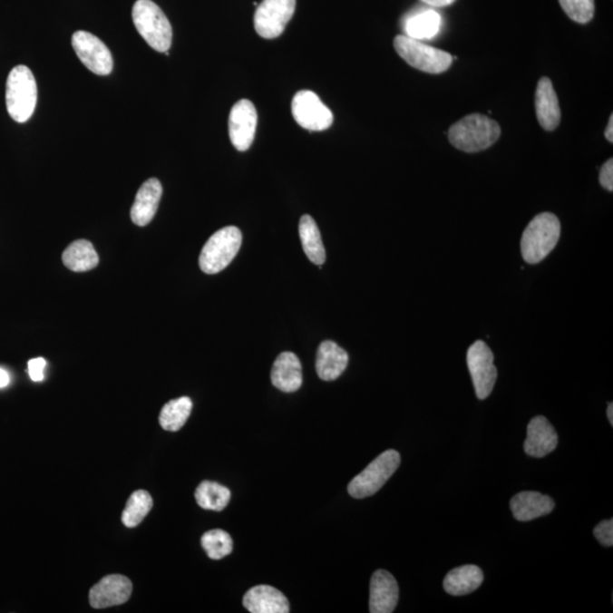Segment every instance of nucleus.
I'll use <instances>...</instances> for the list:
<instances>
[{"instance_id": "obj_1", "label": "nucleus", "mask_w": 613, "mask_h": 613, "mask_svg": "<svg viewBox=\"0 0 613 613\" xmlns=\"http://www.w3.org/2000/svg\"><path fill=\"white\" fill-rule=\"evenodd\" d=\"M449 141L459 151L474 153L486 151L501 137L497 121L482 114H470L451 126Z\"/></svg>"}, {"instance_id": "obj_2", "label": "nucleus", "mask_w": 613, "mask_h": 613, "mask_svg": "<svg viewBox=\"0 0 613 613\" xmlns=\"http://www.w3.org/2000/svg\"><path fill=\"white\" fill-rule=\"evenodd\" d=\"M561 234L560 220L552 213L536 215L522 233L521 249L527 264L535 265L547 258L557 247Z\"/></svg>"}, {"instance_id": "obj_3", "label": "nucleus", "mask_w": 613, "mask_h": 613, "mask_svg": "<svg viewBox=\"0 0 613 613\" xmlns=\"http://www.w3.org/2000/svg\"><path fill=\"white\" fill-rule=\"evenodd\" d=\"M135 29L156 52H169L172 46L173 30L168 17L152 0H137L132 8Z\"/></svg>"}, {"instance_id": "obj_4", "label": "nucleus", "mask_w": 613, "mask_h": 613, "mask_svg": "<svg viewBox=\"0 0 613 613\" xmlns=\"http://www.w3.org/2000/svg\"><path fill=\"white\" fill-rule=\"evenodd\" d=\"M38 101L37 81L33 72L24 65L11 71L6 83L8 114L17 123H25L34 115Z\"/></svg>"}, {"instance_id": "obj_5", "label": "nucleus", "mask_w": 613, "mask_h": 613, "mask_svg": "<svg viewBox=\"0 0 613 613\" xmlns=\"http://www.w3.org/2000/svg\"><path fill=\"white\" fill-rule=\"evenodd\" d=\"M394 48L398 55L414 69L430 74L443 73L450 69L454 60L449 53L428 46L421 40L412 39L404 34L395 37Z\"/></svg>"}, {"instance_id": "obj_6", "label": "nucleus", "mask_w": 613, "mask_h": 613, "mask_svg": "<svg viewBox=\"0 0 613 613\" xmlns=\"http://www.w3.org/2000/svg\"><path fill=\"white\" fill-rule=\"evenodd\" d=\"M242 243V233L236 227H228L216 232L202 248L199 265L202 272L218 274L236 258Z\"/></svg>"}, {"instance_id": "obj_7", "label": "nucleus", "mask_w": 613, "mask_h": 613, "mask_svg": "<svg viewBox=\"0 0 613 613\" xmlns=\"http://www.w3.org/2000/svg\"><path fill=\"white\" fill-rule=\"evenodd\" d=\"M400 462L401 457L398 451H385L350 482L349 494L355 499L372 497L391 479L398 470Z\"/></svg>"}, {"instance_id": "obj_8", "label": "nucleus", "mask_w": 613, "mask_h": 613, "mask_svg": "<svg viewBox=\"0 0 613 613\" xmlns=\"http://www.w3.org/2000/svg\"><path fill=\"white\" fill-rule=\"evenodd\" d=\"M468 369L474 383L477 398L485 400L492 394L498 378L492 350L483 341H476L467 353Z\"/></svg>"}, {"instance_id": "obj_9", "label": "nucleus", "mask_w": 613, "mask_h": 613, "mask_svg": "<svg viewBox=\"0 0 613 613\" xmlns=\"http://www.w3.org/2000/svg\"><path fill=\"white\" fill-rule=\"evenodd\" d=\"M296 10V0H264L255 13V29L265 39L279 37Z\"/></svg>"}, {"instance_id": "obj_10", "label": "nucleus", "mask_w": 613, "mask_h": 613, "mask_svg": "<svg viewBox=\"0 0 613 613\" xmlns=\"http://www.w3.org/2000/svg\"><path fill=\"white\" fill-rule=\"evenodd\" d=\"M292 115L297 124L309 131H324L333 124L332 112L316 93L302 90L292 101Z\"/></svg>"}, {"instance_id": "obj_11", "label": "nucleus", "mask_w": 613, "mask_h": 613, "mask_svg": "<svg viewBox=\"0 0 613 613\" xmlns=\"http://www.w3.org/2000/svg\"><path fill=\"white\" fill-rule=\"evenodd\" d=\"M72 46L79 60L92 73L102 76L112 73L114 63L110 49L96 35L87 31H76L72 35Z\"/></svg>"}, {"instance_id": "obj_12", "label": "nucleus", "mask_w": 613, "mask_h": 613, "mask_svg": "<svg viewBox=\"0 0 613 613\" xmlns=\"http://www.w3.org/2000/svg\"><path fill=\"white\" fill-rule=\"evenodd\" d=\"M258 115L254 103L247 99L232 107L229 119V134L238 151H246L254 142Z\"/></svg>"}, {"instance_id": "obj_13", "label": "nucleus", "mask_w": 613, "mask_h": 613, "mask_svg": "<svg viewBox=\"0 0 613 613\" xmlns=\"http://www.w3.org/2000/svg\"><path fill=\"white\" fill-rule=\"evenodd\" d=\"M132 581L123 575H110L90 589V604L94 608L121 606L132 594Z\"/></svg>"}, {"instance_id": "obj_14", "label": "nucleus", "mask_w": 613, "mask_h": 613, "mask_svg": "<svg viewBox=\"0 0 613 613\" xmlns=\"http://www.w3.org/2000/svg\"><path fill=\"white\" fill-rule=\"evenodd\" d=\"M399 599V586L394 576L386 570L374 572L369 593V611L372 613H391L394 611Z\"/></svg>"}, {"instance_id": "obj_15", "label": "nucleus", "mask_w": 613, "mask_h": 613, "mask_svg": "<svg viewBox=\"0 0 613 613\" xmlns=\"http://www.w3.org/2000/svg\"><path fill=\"white\" fill-rule=\"evenodd\" d=\"M558 434L552 423L543 416H536L527 426L525 452L530 457L543 458L557 449Z\"/></svg>"}, {"instance_id": "obj_16", "label": "nucleus", "mask_w": 613, "mask_h": 613, "mask_svg": "<svg viewBox=\"0 0 613 613\" xmlns=\"http://www.w3.org/2000/svg\"><path fill=\"white\" fill-rule=\"evenodd\" d=\"M535 111L540 124L545 131H554L560 124V103L552 81L547 76L539 81L535 92Z\"/></svg>"}, {"instance_id": "obj_17", "label": "nucleus", "mask_w": 613, "mask_h": 613, "mask_svg": "<svg viewBox=\"0 0 613 613\" xmlns=\"http://www.w3.org/2000/svg\"><path fill=\"white\" fill-rule=\"evenodd\" d=\"M163 195V187L160 180L149 179L140 187L131 209V219L138 227H146L155 218Z\"/></svg>"}, {"instance_id": "obj_18", "label": "nucleus", "mask_w": 613, "mask_h": 613, "mask_svg": "<svg viewBox=\"0 0 613 613\" xmlns=\"http://www.w3.org/2000/svg\"><path fill=\"white\" fill-rule=\"evenodd\" d=\"M243 606L251 613L290 612L286 595L269 585H259L248 590L243 598Z\"/></svg>"}, {"instance_id": "obj_19", "label": "nucleus", "mask_w": 613, "mask_h": 613, "mask_svg": "<svg viewBox=\"0 0 613 613\" xmlns=\"http://www.w3.org/2000/svg\"><path fill=\"white\" fill-rule=\"evenodd\" d=\"M554 507L556 503L552 498L531 491L516 494L511 501L512 515L518 521H530L547 516L553 511Z\"/></svg>"}, {"instance_id": "obj_20", "label": "nucleus", "mask_w": 613, "mask_h": 613, "mask_svg": "<svg viewBox=\"0 0 613 613\" xmlns=\"http://www.w3.org/2000/svg\"><path fill=\"white\" fill-rule=\"evenodd\" d=\"M270 380L279 391L296 392L302 385V366L299 358L292 353L278 355L273 365Z\"/></svg>"}, {"instance_id": "obj_21", "label": "nucleus", "mask_w": 613, "mask_h": 613, "mask_svg": "<svg viewBox=\"0 0 613 613\" xmlns=\"http://www.w3.org/2000/svg\"><path fill=\"white\" fill-rule=\"evenodd\" d=\"M349 355L333 341H324L319 345L316 357V371L323 381H335L348 366Z\"/></svg>"}, {"instance_id": "obj_22", "label": "nucleus", "mask_w": 613, "mask_h": 613, "mask_svg": "<svg viewBox=\"0 0 613 613\" xmlns=\"http://www.w3.org/2000/svg\"><path fill=\"white\" fill-rule=\"evenodd\" d=\"M484 575L480 567L466 565L451 570L445 576L443 588L453 597H462L474 592L483 584Z\"/></svg>"}, {"instance_id": "obj_23", "label": "nucleus", "mask_w": 613, "mask_h": 613, "mask_svg": "<svg viewBox=\"0 0 613 613\" xmlns=\"http://www.w3.org/2000/svg\"><path fill=\"white\" fill-rule=\"evenodd\" d=\"M441 24V15L434 10L414 11L403 20L404 35L416 40L434 38L439 34Z\"/></svg>"}, {"instance_id": "obj_24", "label": "nucleus", "mask_w": 613, "mask_h": 613, "mask_svg": "<svg viewBox=\"0 0 613 613\" xmlns=\"http://www.w3.org/2000/svg\"><path fill=\"white\" fill-rule=\"evenodd\" d=\"M299 234L302 248L313 264L322 266L326 260V247L323 245L321 232L316 222L310 215H304L300 219Z\"/></svg>"}, {"instance_id": "obj_25", "label": "nucleus", "mask_w": 613, "mask_h": 613, "mask_svg": "<svg viewBox=\"0 0 613 613\" xmlns=\"http://www.w3.org/2000/svg\"><path fill=\"white\" fill-rule=\"evenodd\" d=\"M63 263L72 272H88L97 268L99 256L92 242L78 240L71 243L63 252Z\"/></svg>"}, {"instance_id": "obj_26", "label": "nucleus", "mask_w": 613, "mask_h": 613, "mask_svg": "<svg viewBox=\"0 0 613 613\" xmlns=\"http://www.w3.org/2000/svg\"><path fill=\"white\" fill-rule=\"evenodd\" d=\"M192 401L188 396L170 401L161 409L160 414L161 426L165 431L178 432L190 417Z\"/></svg>"}, {"instance_id": "obj_27", "label": "nucleus", "mask_w": 613, "mask_h": 613, "mask_svg": "<svg viewBox=\"0 0 613 613\" xmlns=\"http://www.w3.org/2000/svg\"><path fill=\"white\" fill-rule=\"evenodd\" d=\"M197 503L206 511H222L231 500V492L215 482L205 481L196 490Z\"/></svg>"}, {"instance_id": "obj_28", "label": "nucleus", "mask_w": 613, "mask_h": 613, "mask_svg": "<svg viewBox=\"0 0 613 613\" xmlns=\"http://www.w3.org/2000/svg\"><path fill=\"white\" fill-rule=\"evenodd\" d=\"M152 504L151 495L147 491H135L131 495L124 511L122 513V522L129 529L141 524L144 518L151 512Z\"/></svg>"}, {"instance_id": "obj_29", "label": "nucleus", "mask_w": 613, "mask_h": 613, "mask_svg": "<svg viewBox=\"0 0 613 613\" xmlns=\"http://www.w3.org/2000/svg\"><path fill=\"white\" fill-rule=\"evenodd\" d=\"M201 545L213 560H220V559L229 556L233 550L232 538L223 530L207 531L202 535Z\"/></svg>"}, {"instance_id": "obj_30", "label": "nucleus", "mask_w": 613, "mask_h": 613, "mask_svg": "<svg viewBox=\"0 0 613 613\" xmlns=\"http://www.w3.org/2000/svg\"><path fill=\"white\" fill-rule=\"evenodd\" d=\"M561 8L572 21L586 24L593 20L594 0H559Z\"/></svg>"}, {"instance_id": "obj_31", "label": "nucleus", "mask_w": 613, "mask_h": 613, "mask_svg": "<svg viewBox=\"0 0 613 613\" xmlns=\"http://www.w3.org/2000/svg\"><path fill=\"white\" fill-rule=\"evenodd\" d=\"M595 539L603 547L611 548L613 545V520L603 521L593 530Z\"/></svg>"}, {"instance_id": "obj_32", "label": "nucleus", "mask_w": 613, "mask_h": 613, "mask_svg": "<svg viewBox=\"0 0 613 613\" xmlns=\"http://www.w3.org/2000/svg\"><path fill=\"white\" fill-rule=\"evenodd\" d=\"M599 183L606 190L613 191V161L608 159L599 170Z\"/></svg>"}, {"instance_id": "obj_33", "label": "nucleus", "mask_w": 613, "mask_h": 613, "mask_svg": "<svg viewBox=\"0 0 613 613\" xmlns=\"http://www.w3.org/2000/svg\"><path fill=\"white\" fill-rule=\"evenodd\" d=\"M46 360L44 358H34L30 360L28 367L31 380L34 382L44 381V367H46Z\"/></svg>"}, {"instance_id": "obj_34", "label": "nucleus", "mask_w": 613, "mask_h": 613, "mask_svg": "<svg viewBox=\"0 0 613 613\" xmlns=\"http://www.w3.org/2000/svg\"><path fill=\"white\" fill-rule=\"evenodd\" d=\"M421 2L432 7H445L452 5L455 0H421Z\"/></svg>"}, {"instance_id": "obj_35", "label": "nucleus", "mask_w": 613, "mask_h": 613, "mask_svg": "<svg viewBox=\"0 0 613 613\" xmlns=\"http://www.w3.org/2000/svg\"><path fill=\"white\" fill-rule=\"evenodd\" d=\"M10 375H8V373L5 371V369L0 368V389H3V387H6L8 384H10Z\"/></svg>"}, {"instance_id": "obj_36", "label": "nucleus", "mask_w": 613, "mask_h": 613, "mask_svg": "<svg viewBox=\"0 0 613 613\" xmlns=\"http://www.w3.org/2000/svg\"><path fill=\"white\" fill-rule=\"evenodd\" d=\"M608 142H613V115L610 116L608 123L607 125L606 132H604Z\"/></svg>"}, {"instance_id": "obj_37", "label": "nucleus", "mask_w": 613, "mask_h": 613, "mask_svg": "<svg viewBox=\"0 0 613 613\" xmlns=\"http://www.w3.org/2000/svg\"><path fill=\"white\" fill-rule=\"evenodd\" d=\"M607 414H608V422H610L611 425H613V404L612 403L608 404Z\"/></svg>"}]
</instances>
